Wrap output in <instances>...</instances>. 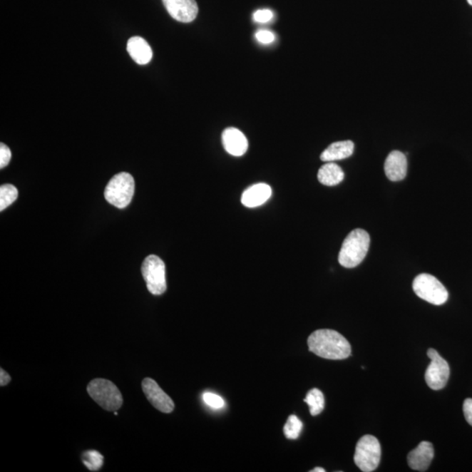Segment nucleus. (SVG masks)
I'll list each match as a JSON object with an SVG mask.
<instances>
[{
  "label": "nucleus",
  "instance_id": "f257e3e1",
  "mask_svg": "<svg viewBox=\"0 0 472 472\" xmlns=\"http://www.w3.org/2000/svg\"><path fill=\"white\" fill-rule=\"evenodd\" d=\"M309 350L319 357L327 359H345L351 355L350 343L339 332L320 329L308 338Z\"/></svg>",
  "mask_w": 472,
  "mask_h": 472
},
{
  "label": "nucleus",
  "instance_id": "f03ea898",
  "mask_svg": "<svg viewBox=\"0 0 472 472\" xmlns=\"http://www.w3.org/2000/svg\"><path fill=\"white\" fill-rule=\"evenodd\" d=\"M370 236L361 228H356L347 236L339 254L340 265L347 269L361 265L369 252Z\"/></svg>",
  "mask_w": 472,
  "mask_h": 472
},
{
  "label": "nucleus",
  "instance_id": "7ed1b4c3",
  "mask_svg": "<svg viewBox=\"0 0 472 472\" xmlns=\"http://www.w3.org/2000/svg\"><path fill=\"white\" fill-rule=\"evenodd\" d=\"M88 394L100 407L107 411H117L123 405V396L118 386L106 379H95L88 383Z\"/></svg>",
  "mask_w": 472,
  "mask_h": 472
},
{
  "label": "nucleus",
  "instance_id": "20e7f679",
  "mask_svg": "<svg viewBox=\"0 0 472 472\" xmlns=\"http://www.w3.org/2000/svg\"><path fill=\"white\" fill-rule=\"evenodd\" d=\"M135 191L133 177L128 173H120L108 183L104 197L114 207L125 208L130 203Z\"/></svg>",
  "mask_w": 472,
  "mask_h": 472
},
{
  "label": "nucleus",
  "instance_id": "39448f33",
  "mask_svg": "<svg viewBox=\"0 0 472 472\" xmlns=\"http://www.w3.org/2000/svg\"><path fill=\"white\" fill-rule=\"evenodd\" d=\"M381 448L376 437L366 435L356 445L354 463L361 471L372 472L381 462Z\"/></svg>",
  "mask_w": 472,
  "mask_h": 472
},
{
  "label": "nucleus",
  "instance_id": "423d86ee",
  "mask_svg": "<svg viewBox=\"0 0 472 472\" xmlns=\"http://www.w3.org/2000/svg\"><path fill=\"white\" fill-rule=\"evenodd\" d=\"M413 289L420 299L432 304L442 305L448 300V293L442 282L429 274H421L413 282Z\"/></svg>",
  "mask_w": 472,
  "mask_h": 472
},
{
  "label": "nucleus",
  "instance_id": "0eeeda50",
  "mask_svg": "<svg viewBox=\"0 0 472 472\" xmlns=\"http://www.w3.org/2000/svg\"><path fill=\"white\" fill-rule=\"evenodd\" d=\"M141 270L147 289L153 295H162L166 292L165 265L160 257L154 255L147 257Z\"/></svg>",
  "mask_w": 472,
  "mask_h": 472
},
{
  "label": "nucleus",
  "instance_id": "6e6552de",
  "mask_svg": "<svg viewBox=\"0 0 472 472\" xmlns=\"http://www.w3.org/2000/svg\"><path fill=\"white\" fill-rule=\"evenodd\" d=\"M428 357L431 359V362L425 373V381L433 390L443 389L450 378V366L433 348L429 349Z\"/></svg>",
  "mask_w": 472,
  "mask_h": 472
},
{
  "label": "nucleus",
  "instance_id": "1a4fd4ad",
  "mask_svg": "<svg viewBox=\"0 0 472 472\" xmlns=\"http://www.w3.org/2000/svg\"><path fill=\"white\" fill-rule=\"evenodd\" d=\"M143 392L145 394L147 400L155 409L162 413L169 414L174 410L173 401L166 394L158 383L150 378H145L142 381Z\"/></svg>",
  "mask_w": 472,
  "mask_h": 472
},
{
  "label": "nucleus",
  "instance_id": "9d476101",
  "mask_svg": "<svg viewBox=\"0 0 472 472\" xmlns=\"http://www.w3.org/2000/svg\"><path fill=\"white\" fill-rule=\"evenodd\" d=\"M171 17L177 21L190 23L198 15L199 7L195 0H162Z\"/></svg>",
  "mask_w": 472,
  "mask_h": 472
},
{
  "label": "nucleus",
  "instance_id": "9b49d317",
  "mask_svg": "<svg viewBox=\"0 0 472 472\" xmlns=\"http://www.w3.org/2000/svg\"><path fill=\"white\" fill-rule=\"evenodd\" d=\"M433 458H434V447L432 443L424 441L415 450L409 452L408 463L412 470L426 471Z\"/></svg>",
  "mask_w": 472,
  "mask_h": 472
},
{
  "label": "nucleus",
  "instance_id": "f8f14e48",
  "mask_svg": "<svg viewBox=\"0 0 472 472\" xmlns=\"http://www.w3.org/2000/svg\"><path fill=\"white\" fill-rule=\"evenodd\" d=\"M222 144L226 152L235 157L242 156L249 148L245 135L235 128H227L223 131Z\"/></svg>",
  "mask_w": 472,
  "mask_h": 472
},
{
  "label": "nucleus",
  "instance_id": "ddd939ff",
  "mask_svg": "<svg viewBox=\"0 0 472 472\" xmlns=\"http://www.w3.org/2000/svg\"><path fill=\"white\" fill-rule=\"evenodd\" d=\"M385 173L391 181H401L407 175L408 161L405 154L393 150L389 154L384 165Z\"/></svg>",
  "mask_w": 472,
  "mask_h": 472
},
{
  "label": "nucleus",
  "instance_id": "4468645a",
  "mask_svg": "<svg viewBox=\"0 0 472 472\" xmlns=\"http://www.w3.org/2000/svg\"><path fill=\"white\" fill-rule=\"evenodd\" d=\"M272 195V189L269 185L259 183L247 189L242 195V203L246 207L253 208L262 206Z\"/></svg>",
  "mask_w": 472,
  "mask_h": 472
},
{
  "label": "nucleus",
  "instance_id": "2eb2a0df",
  "mask_svg": "<svg viewBox=\"0 0 472 472\" xmlns=\"http://www.w3.org/2000/svg\"><path fill=\"white\" fill-rule=\"evenodd\" d=\"M127 51L139 65L148 64L153 59V50L145 39L139 36L131 37L127 43Z\"/></svg>",
  "mask_w": 472,
  "mask_h": 472
},
{
  "label": "nucleus",
  "instance_id": "dca6fc26",
  "mask_svg": "<svg viewBox=\"0 0 472 472\" xmlns=\"http://www.w3.org/2000/svg\"><path fill=\"white\" fill-rule=\"evenodd\" d=\"M354 144L353 141L346 140L335 142L321 154V160L324 162H334L345 160L353 155Z\"/></svg>",
  "mask_w": 472,
  "mask_h": 472
},
{
  "label": "nucleus",
  "instance_id": "f3484780",
  "mask_svg": "<svg viewBox=\"0 0 472 472\" xmlns=\"http://www.w3.org/2000/svg\"><path fill=\"white\" fill-rule=\"evenodd\" d=\"M345 177L343 170L334 162H327L326 165L321 166L318 173V180L321 184L327 187L342 183Z\"/></svg>",
  "mask_w": 472,
  "mask_h": 472
},
{
  "label": "nucleus",
  "instance_id": "a211bd4d",
  "mask_svg": "<svg viewBox=\"0 0 472 472\" xmlns=\"http://www.w3.org/2000/svg\"><path fill=\"white\" fill-rule=\"evenodd\" d=\"M304 402L308 404L309 413L312 416L319 415L324 409V394L318 389L309 390L307 397H305Z\"/></svg>",
  "mask_w": 472,
  "mask_h": 472
},
{
  "label": "nucleus",
  "instance_id": "6ab92c4d",
  "mask_svg": "<svg viewBox=\"0 0 472 472\" xmlns=\"http://www.w3.org/2000/svg\"><path fill=\"white\" fill-rule=\"evenodd\" d=\"M19 196L18 189L13 185L6 184L0 188V211H4L6 207L17 200Z\"/></svg>",
  "mask_w": 472,
  "mask_h": 472
},
{
  "label": "nucleus",
  "instance_id": "aec40b11",
  "mask_svg": "<svg viewBox=\"0 0 472 472\" xmlns=\"http://www.w3.org/2000/svg\"><path fill=\"white\" fill-rule=\"evenodd\" d=\"M303 424L299 418L296 416H289L284 427V432L286 438L296 440L299 438Z\"/></svg>",
  "mask_w": 472,
  "mask_h": 472
},
{
  "label": "nucleus",
  "instance_id": "412c9836",
  "mask_svg": "<svg viewBox=\"0 0 472 472\" xmlns=\"http://www.w3.org/2000/svg\"><path fill=\"white\" fill-rule=\"evenodd\" d=\"M103 456L96 451H88L83 456V463L92 471H98L103 466Z\"/></svg>",
  "mask_w": 472,
  "mask_h": 472
},
{
  "label": "nucleus",
  "instance_id": "4be33fe9",
  "mask_svg": "<svg viewBox=\"0 0 472 472\" xmlns=\"http://www.w3.org/2000/svg\"><path fill=\"white\" fill-rule=\"evenodd\" d=\"M203 401L209 407L214 409H222L225 404L222 397L219 396L218 394L210 392L203 394Z\"/></svg>",
  "mask_w": 472,
  "mask_h": 472
},
{
  "label": "nucleus",
  "instance_id": "5701e85b",
  "mask_svg": "<svg viewBox=\"0 0 472 472\" xmlns=\"http://www.w3.org/2000/svg\"><path fill=\"white\" fill-rule=\"evenodd\" d=\"M273 17L272 11L269 9L258 10L253 15L254 21L257 23H268Z\"/></svg>",
  "mask_w": 472,
  "mask_h": 472
},
{
  "label": "nucleus",
  "instance_id": "b1692460",
  "mask_svg": "<svg viewBox=\"0 0 472 472\" xmlns=\"http://www.w3.org/2000/svg\"><path fill=\"white\" fill-rule=\"evenodd\" d=\"M11 153L9 147L3 144L0 145V168H6L10 163Z\"/></svg>",
  "mask_w": 472,
  "mask_h": 472
},
{
  "label": "nucleus",
  "instance_id": "393cba45",
  "mask_svg": "<svg viewBox=\"0 0 472 472\" xmlns=\"http://www.w3.org/2000/svg\"><path fill=\"white\" fill-rule=\"evenodd\" d=\"M255 38L262 44H270L275 40V34L268 30H260L255 34Z\"/></svg>",
  "mask_w": 472,
  "mask_h": 472
},
{
  "label": "nucleus",
  "instance_id": "a878e982",
  "mask_svg": "<svg viewBox=\"0 0 472 472\" xmlns=\"http://www.w3.org/2000/svg\"><path fill=\"white\" fill-rule=\"evenodd\" d=\"M463 409L467 423L472 426V399L471 398L464 401Z\"/></svg>",
  "mask_w": 472,
  "mask_h": 472
},
{
  "label": "nucleus",
  "instance_id": "bb28decb",
  "mask_svg": "<svg viewBox=\"0 0 472 472\" xmlns=\"http://www.w3.org/2000/svg\"><path fill=\"white\" fill-rule=\"evenodd\" d=\"M11 381V376L5 370H0V386H4Z\"/></svg>",
  "mask_w": 472,
  "mask_h": 472
},
{
  "label": "nucleus",
  "instance_id": "cd10ccee",
  "mask_svg": "<svg viewBox=\"0 0 472 472\" xmlns=\"http://www.w3.org/2000/svg\"><path fill=\"white\" fill-rule=\"evenodd\" d=\"M326 470L323 469V468L320 467H317L315 469H313L311 471V472H324Z\"/></svg>",
  "mask_w": 472,
  "mask_h": 472
},
{
  "label": "nucleus",
  "instance_id": "c85d7f7f",
  "mask_svg": "<svg viewBox=\"0 0 472 472\" xmlns=\"http://www.w3.org/2000/svg\"><path fill=\"white\" fill-rule=\"evenodd\" d=\"M467 2L472 6V0H467Z\"/></svg>",
  "mask_w": 472,
  "mask_h": 472
}]
</instances>
